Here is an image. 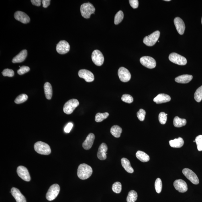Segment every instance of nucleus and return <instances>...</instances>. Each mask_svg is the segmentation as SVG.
<instances>
[{
  "mask_svg": "<svg viewBox=\"0 0 202 202\" xmlns=\"http://www.w3.org/2000/svg\"><path fill=\"white\" fill-rule=\"evenodd\" d=\"M195 141L197 145L198 150L201 151H202V135H199L196 137Z\"/></svg>",
  "mask_w": 202,
  "mask_h": 202,
  "instance_id": "obj_38",
  "label": "nucleus"
},
{
  "mask_svg": "<svg viewBox=\"0 0 202 202\" xmlns=\"http://www.w3.org/2000/svg\"><path fill=\"white\" fill-rule=\"evenodd\" d=\"M95 136L93 133H91L88 135L85 140L82 144V147L85 150H89L93 146Z\"/></svg>",
  "mask_w": 202,
  "mask_h": 202,
  "instance_id": "obj_19",
  "label": "nucleus"
},
{
  "mask_svg": "<svg viewBox=\"0 0 202 202\" xmlns=\"http://www.w3.org/2000/svg\"><path fill=\"white\" fill-rule=\"evenodd\" d=\"M155 187L156 193L158 194L160 193L162 189V182L160 178H158L156 179L155 182Z\"/></svg>",
  "mask_w": 202,
  "mask_h": 202,
  "instance_id": "obj_35",
  "label": "nucleus"
},
{
  "mask_svg": "<svg viewBox=\"0 0 202 202\" xmlns=\"http://www.w3.org/2000/svg\"><path fill=\"white\" fill-rule=\"evenodd\" d=\"M159 120L161 124H165L167 120V116L166 113L163 112L160 113L159 115Z\"/></svg>",
  "mask_w": 202,
  "mask_h": 202,
  "instance_id": "obj_40",
  "label": "nucleus"
},
{
  "mask_svg": "<svg viewBox=\"0 0 202 202\" xmlns=\"http://www.w3.org/2000/svg\"><path fill=\"white\" fill-rule=\"evenodd\" d=\"M11 193L17 202H26L24 196L21 193L19 190L15 188H13L11 189Z\"/></svg>",
  "mask_w": 202,
  "mask_h": 202,
  "instance_id": "obj_20",
  "label": "nucleus"
},
{
  "mask_svg": "<svg viewBox=\"0 0 202 202\" xmlns=\"http://www.w3.org/2000/svg\"><path fill=\"white\" fill-rule=\"evenodd\" d=\"M122 166L124 169L129 173H132L134 172V169L131 166L129 160L127 158H123L121 160Z\"/></svg>",
  "mask_w": 202,
  "mask_h": 202,
  "instance_id": "obj_24",
  "label": "nucleus"
},
{
  "mask_svg": "<svg viewBox=\"0 0 202 202\" xmlns=\"http://www.w3.org/2000/svg\"><path fill=\"white\" fill-rule=\"evenodd\" d=\"M80 10L82 17L84 18L89 19L91 14L95 13V8L91 3H89L82 4Z\"/></svg>",
  "mask_w": 202,
  "mask_h": 202,
  "instance_id": "obj_2",
  "label": "nucleus"
},
{
  "mask_svg": "<svg viewBox=\"0 0 202 202\" xmlns=\"http://www.w3.org/2000/svg\"><path fill=\"white\" fill-rule=\"evenodd\" d=\"M30 68L28 66H23L21 67L19 69L17 70V73L19 75H22L30 71Z\"/></svg>",
  "mask_w": 202,
  "mask_h": 202,
  "instance_id": "obj_42",
  "label": "nucleus"
},
{
  "mask_svg": "<svg viewBox=\"0 0 202 202\" xmlns=\"http://www.w3.org/2000/svg\"><path fill=\"white\" fill-rule=\"evenodd\" d=\"M14 17L16 20L20 21L24 24L28 23L30 21V19L28 15L22 11H17L14 14Z\"/></svg>",
  "mask_w": 202,
  "mask_h": 202,
  "instance_id": "obj_17",
  "label": "nucleus"
},
{
  "mask_svg": "<svg viewBox=\"0 0 202 202\" xmlns=\"http://www.w3.org/2000/svg\"><path fill=\"white\" fill-rule=\"evenodd\" d=\"M34 149L38 153L41 155H48L51 153V148L49 145L41 141L35 143Z\"/></svg>",
  "mask_w": 202,
  "mask_h": 202,
  "instance_id": "obj_3",
  "label": "nucleus"
},
{
  "mask_svg": "<svg viewBox=\"0 0 202 202\" xmlns=\"http://www.w3.org/2000/svg\"><path fill=\"white\" fill-rule=\"evenodd\" d=\"M2 74L3 76L12 77L14 76V72L13 70L6 68L3 70L2 72Z\"/></svg>",
  "mask_w": 202,
  "mask_h": 202,
  "instance_id": "obj_41",
  "label": "nucleus"
},
{
  "mask_svg": "<svg viewBox=\"0 0 202 202\" xmlns=\"http://www.w3.org/2000/svg\"><path fill=\"white\" fill-rule=\"evenodd\" d=\"M123 12L119 11L115 15L114 19V23L117 25L123 21Z\"/></svg>",
  "mask_w": 202,
  "mask_h": 202,
  "instance_id": "obj_33",
  "label": "nucleus"
},
{
  "mask_svg": "<svg viewBox=\"0 0 202 202\" xmlns=\"http://www.w3.org/2000/svg\"><path fill=\"white\" fill-rule=\"evenodd\" d=\"M186 124V120L185 119H182L179 117H176L173 120V124L174 127L179 128L185 125Z\"/></svg>",
  "mask_w": 202,
  "mask_h": 202,
  "instance_id": "obj_29",
  "label": "nucleus"
},
{
  "mask_svg": "<svg viewBox=\"0 0 202 202\" xmlns=\"http://www.w3.org/2000/svg\"><path fill=\"white\" fill-rule=\"evenodd\" d=\"M194 99L198 102H200L202 100V85L198 88L194 94Z\"/></svg>",
  "mask_w": 202,
  "mask_h": 202,
  "instance_id": "obj_32",
  "label": "nucleus"
},
{
  "mask_svg": "<svg viewBox=\"0 0 202 202\" xmlns=\"http://www.w3.org/2000/svg\"><path fill=\"white\" fill-rule=\"evenodd\" d=\"M118 75L121 81L123 82H128L131 78V74L129 70L123 67L119 68Z\"/></svg>",
  "mask_w": 202,
  "mask_h": 202,
  "instance_id": "obj_12",
  "label": "nucleus"
},
{
  "mask_svg": "<svg viewBox=\"0 0 202 202\" xmlns=\"http://www.w3.org/2000/svg\"><path fill=\"white\" fill-rule=\"evenodd\" d=\"M107 150V146L105 143H103L100 145L97 154V157L99 160H104L106 159Z\"/></svg>",
  "mask_w": 202,
  "mask_h": 202,
  "instance_id": "obj_18",
  "label": "nucleus"
},
{
  "mask_svg": "<svg viewBox=\"0 0 202 202\" xmlns=\"http://www.w3.org/2000/svg\"><path fill=\"white\" fill-rule=\"evenodd\" d=\"M182 172L185 177L192 183L195 184V185H198L199 183V178L195 172H194L193 171L189 169V168H185L182 171Z\"/></svg>",
  "mask_w": 202,
  "mask_h": 202,
  "instance_id": "obj_8",
  "label": "nucleus"
},
{
  "mask_svg": "<svg viewBox=\"0 0 202 202\" xmlns=\"http://www.w3.org/2000/svg\"><path fill=\"white\" fill-rule=\"evenodd\" d=\"M122 131L121 127L117 125H114L111 129V134L116 138H119L120 137Z\"/></svg>",
  "mask_w": 202,
  "mask_h": 202,
  "instance_id": "obj_28",
  "label": "nucleus"
},
{
  "mask_svg": "<svg viewBox=\"0 0 202 202\" xmlns=\"http://www.w3.org/2000/svg\"><path fill=\"white\" fill-rule=\"evenodd\" d=\"M31 2L33 5L39 7L41 5L42 1H41V0H32Z\"/></svg>",
  "mask_w": 202,
  "mask_h": 202,
  "instance_id": "obj_46",
  "label": "nucleus"
},
{
  "mask_svg": "<svg viewBox=\"0 0 202 202\" xmlns=\"http://www.w3.org/2000/svg\"><path fill=\"white\" fill-rule=\"evenodd\" d=\"M112 191L117 194L120 193L122 190V185L120 182H116L112 186Z\"/></svg>",
  "mask_w": 202,
  "mask_h": 202,
  "instance_id": "obj_36",
  "label": "nucleus"
},
{
  "mask_svg": "<svg viewBox=\"0 0 202 202\" xmlns=\"http://www.w3.org/2000/svg\"><path fill=\"white\" fill-rule=\"evenodd\" d=\"M93 173V169L91 166L86 164H80L78 167L77 175L81 180H85L89 178Z\"/></svg>",
  "mask_w": 202,
  "mask_h": 202,
  "instance_id": "obj_1",
  "label": "nucleus"
},
{
  "mask_svg": "<svg viewBox=\"0 0 202 202\" xmlns=\"http://www.w3.org/2000/svg\"><path fill=\"white\" fill-rule=\"evenodd\" d=\"M193 76L189 74H183L178 76L175 78V81L178 83L187 84L193 79Z\"/></svg>",
  "mask_w": 202,
  "mask_h": 202,
  "instance_id": "obj_23",
  "label": "nucleus"
},
{
  "mask_svg": "<svg viewBox=\"0 0 202 202\" xmlns=\"http://www.w3.org/2000/svg\"><path fill=\"white\" fill-rule=\"evenodd\" d=\"M201 23H202V19H201Z\"/></svg>",
  "mask_w": 202,
  "mask_h": 202,
  "instance_id": "obj_48",
  "label": "nucleus"
},
{
  "mask_svg": "<svg viewBox=\"0 0 202 202\" xmlns=\"http://www.w3.org/2000/svg\"><path fill=\"white\" fill-rule=\"evenodd\" d=\"M51 1L50 0H43L42 1L43 7L46 8L50 5Z\"/></svg>",
  "mask_w": 202,
  "mask_h": 202,
  "instance_id": "obj_45",
  "label": "nucleus"
},
{
  "mask_svg": "<svg viewBox=\"0 0 202 202\" xmlns=\"http://www.w3.org/2000/svg\"><path fill=\"white\" fill-rule=\"evenodd\" d=\"M73 127V124L72 123H69L65 127L64 129V132L66 133H69Z\"/></svg>",
  "mask_w": 202,
  "mask_h": 202,
  "instance_id": "obj_44",
  "label": "nucleus"
},
{
  "mask_svg": "<svg viewBox=\"0 0 202 202\" xmlns=\"http://www.w3.org/2000/svg\"><path fill=\"white\" fill-rule=\"evenodd\" d=\"M194 142H195V140H194Z\"/></svg>",
  "mask_w": 202,
  "mask_h": 202,
  "instance_id": "obj_49",
  "label": "nucleus"
},
{
  "mask_svg": "<svg viewBox=\"0 0 202 202\" xmlns=\"http://www.w3.org/2000/svg\"><path fill=\"white\" fill-rule=\"evenodd\" d=\"M160 34V31H155L151 34L145 37L143 40V42L147 46H153L158 41Z\"/></svg>",
  "mask_w": 202,
  "mask_h": 202,
  "instance_id": "obj_5",
  "label": "nucleus"
},
{
  "mask_svg": "<svg viewBox=\"0 0 202 202\" xmlns=\"http://www.w3.org/2000/svg\"><path fill=\"white\" fill-rule=\"evenodd\" d=\"M146 114V111L143 109H140L137 113V117L141 121H143L145 120Z\"/></svg>",
  "mask_w": 202,
  "mask_h": 202,
  "instance_id": "obj_39",
  "label": "nucleus"
},
{
  "mask_svg": "<svg viewBox=\"0 0 202 202\" xmlns=\"http://www.w3.org/2000/svg\"><path fill=\"white\" fill-rule=\"evenodd\" d=\"M136 156L138 159L142 162H148L150 160V157L148 155L142 151H138L136 152Z\"/></svg>",
  "mask_w": 202,
  "mask_h": 202,
  "instance_id": "obj_27",
  "label": "nucleus"
},
{
  "mask_svg": "<svg viewBox=\"0 0 202 202\" xmlns=\"http://www.w3.org/2000/svg\"><path fill=\"white\" fill-rule=\"evenodd\" d=\"M171 98L169 95L165 94H159L154 98V101L156 104H161L168 102L171 101Z\"/></svg>",
  "mask_w": 202,
  "mask_h": 202,
  "instance_id": "obj_21",
  "label": "nucleus"
},
{
  "mask_svg": "<svg viewBox=\"0 0 202 202\" xmlns=\"http://www.w3.org/2000/svg\"><path fill=\"white\" fill-rule=\"evenodd\" d=\"M174 24L178 33L180 35L184 34L185 29V23L180 17L175 18L174 20Z\"/></svg>",
  "mask_w": 202,
  "mask_h": 202,
  "instance_id": "obj_16",
  "label": "nucleus"
},
{
  "mask_svg": "<svg viewBox=\"0 0 202 202\" xmlns=\"http://www.w3.org/2000/svg\"><path fill=\"white\" fill-rule=\"evenodd\" d=\"M169 59L170 62L179 65H185L187 63L185 57L175 52L172 53L170 55Z\"/></svg>",
  "mask_w": 202,
  "mask_h": 202,
  "instance_id": "obj_7",
  "label": "nucleus"
},
{
  "mask_svg": "<svg viewBox=\"0 0 202 202\" xmlns=\"http://www.w3.org/2000/svg\"><path fill=\"white\" fill-rule=\"evenodd\" d=\"M78 75L80 78H83L88 82H93L95 79V76L89 70H80L78 72Z\"/></svg>",
  "mask_w": 202,
  "mask_h": 202,
  "instance_id": "obj_14",
  "label": "nucleus"
},
{
  "mask_svg": "<svg viewBox=\"0 0 202 202\" xmlns=\"http://www.w3.org/2000/svg\"><path fill=\"white\" fill-rule=\"evenodd\" d=\"M164 1H170V0H164Z\"/></svg>",
  "mask_w": 202,
  "mask_h": 202,
  "instance_id": "obj_47",
  "label": "nucleus"
},
{
  "mask_svg": "<svg viewBox=\"0 0 202 202\" xmlns=\"http://www.w3.org/2000/svg\"><path fill=\"white\" fill-rule=\"evenodd\" d=\"M18 175L25 181L29 182L31 179L28 170L23 166H19L17 168Z\"/></svg>",
  "mask_w": 202,
  "mask_h": 202,
  "instance_id": "obj_13",
  "label": "nucleus"
},
{
  "mask_svg": "<svg viewBox=\"0 0 202 202\" xmlns=\"http://www.w3.org/2000/svg\"><path fill=\"white\" fill-rule=\"evenodd\" d=\"M45 96L48 100L52 99V85L49 82H46L44 85Z\"/></svg>",
  "mask_w": 202,
  "mask_h": 202,
  "instance_id": "obj_26",
  "label": "nucleus"
},
{
  "mask_svg": "<svg viewBox=\"0 0 202 202\" xmlns=\"http://www.w3.org/2000/svg\"><path fill=\"white\" fill-rule=\"evenodd\" d=\"M174 186L175 189L179 193H185L188 189L187 183L182 179L176 180L174 182Z\"/></svg>",
  "mask_w": 202,
  "mask_h": 202,
  "instance_id": "obj_15",
  "label": "nucleus"
},
{
  "mask_svg": "<svg viewBox=\"0 0 202 202\" xmlns=\"http://www.w3.org/2000/svg\"><path fill=\"white\" fill-rule=\"evenodd\" d=\"M70 49V45L66 41H61L57 45V52L61 54L67 53L69 52Z\"/></svg>",
  "mask_w": 202,
  "mask_h": 202,
  "instance_id": "obj_11",
  "label": "nucleus"
},
{
  "mask_svg": "<svg viewBox=\"0 0 202 202\" xmlns=\"http://www.w3.org/2000/svg\"><path fill=\"white\" fill-rule=\"evenodd\" d=\"M60 191L59 185L55 184L51 186L46 194V199L48 201L53 200L58 195Z\"/></svg>",
  "mask_w": 202,
  "mask_h": 202,
  "instance_id": "obj_6",
  "label": "nucleus"
},
{
  "mask_svg": "<svg viewBox=\"0 0 202 202\" xmlns=\"http://www.w3.org/2000/svg\"><path fill=\"white\" fill-rule=\"evenodd\" d=\"M121 100L127 103H131L133 102L134 99L132 96L128 94L123 95L121 97Z\"/></svg>",
  "mask_w": 202,
  "mask_h": 202,
  "instance_id": "obj_37",
  "label": "nucleus"
},
{
  "mask_svg": "<svg viewBox=\"0 0 202 202\" xmlns=\"http://www.w3.org/2000/svg\"><path fill=\"white\" fill-rule=\"evenodd\" d=\"M27 55V52L26 50L21 51L18 54L13 58L12 62L15 63L23 62L26 58Z\"/></svg>",
  "mask_w": 202,
  "mask_h": 202,
  "instance_id": "obj_22",
  "label": "nucleus"
},
{
  "mask_svg": "<svg viewBox=\"0 0 202 202\" xmlns=\"http://www.w3.org/2000/svg\"><path fill=\"white\" fill-rule=\"evenodd\" d=\"M184 144L183 139L180 137L178 139H175L169 141L170 145L172 148H181L183 145Z\"/></svg>",
  "mask_w": 202,
  "mask_h": 202,
  "instance_id": "obj_25",
  "label": "nucleus"
},
{
  "mask_svg": "<svg viewBox=\"0 0 202 202\" xmlns=\"http://www.w3.org/2000/svg\"><path fill=\"white\" fill-rule=\"evenodd\" d=\"M91 58L94 63L97 66H101L104 61V57L101 51L95 50L92 53Z\"/></svg>",
  "mask_w": 202,
  "mask_h": 202,
  "instance_id": "obj_9",
  "label": "nucleus"
},
{
  "mask_svg": "<svg viewBox=\"0 0 202 202\" xmlns=\"http://www.w3.org/2000/svg\"><path fill=\"white\" fill-rule=\"evenodd\" d=\"M129 1L131 6L133 8L136 9L138 8L139 6V1L138 0H129Z\"/></svg>",
  "mask_w": 202,
  "mask_h": 202,
  "instance_id": "obj_43",
  "label": "nucleus"
},
{
  "mask_svg": "<svg viewBox=\"0 0 202 202\" xmlns=\"http://www.w3.org/2000/svg\"><path fill=\"white\" fill-rule=\"evenodd\" d=\"M167 116L168 115V114H166Z\"/></svg>",
  "mask_w": 202,
  "mask_h": 202,
  "instance_id": "obj_50",
  "label": "nucleus"
},
{
  "mask_svg": "<svg viewBox=\"0 0 202 202\" xmlns=\"http://www.w3.org/2000/svg\"><path fill=\"white\" fill-rule=\"evenodd\" d=\"M138 194L134 190H131L129 192L127 201V202H135L138 199Z\"/></svg>",
  "mask_w": 202,
  "mask_h": 202,
  "instance_id": "obj_30",
  "label": "nucleus"
},
{
  "mask_svg": "<svg viewBox=\"0 0 202 202\" xmlns=\"http://www.w3.org/2000/svg\"><path fill=\"white\" fill-rule=\"evenodd\" d=\"M109 116V113L107 112L104 113H98L96 115L95 121L97 123L101 122L106 119Z\"/></svg>",
  "mask_w": 202,
  "mask_h": 202,
  "instance_id": "obj_31",
  "label": "nucleus"
},
{
  "mask_svg": "<svg viewBox=\"0 0 202 202\" xmlns=\"http://www.w3.org/2000/svg\"><path fill=\"white\" fill-rule=\"evenodd\" d=\"M28 96L25 94H21L15 99L14 102L15 103L19 104L25 102L28 99Z\"/></svg>",
  "mask_w": 202,
  "mask_h": 202,
  "instance_id": "obj_34",
  "label": "nucleus"
},
{
  "mask_svg": "<svg viewBox=\"0 0 202 202\" xmlns=\"http://www.w3.org/2000/svg\"><path fill=\"white\" fill-rule=\"evenodd\" d=\"M79 104L77 99H72L69 100L65 104L63 107L64 112L67 114L69 115L73 113L74 110Z\"/></svg>",
  "mask_w": 202,
  "mask_h": 202,
  "instance_id": "obj_4",
  "label": "nucleus"
},
{
  "mask_svg": "<svg viewBox=\"0 0 202 202\" xmlns=\"http://www.w3.org/2000/svg\"><path fill=\"white\" fill-rule=\"evenodd\" d=\"M140 62L145 67L152 69L156 66V62L154 58L150 56H144L140 59Z\"/></svg>",
  "mask_w": 202,
  "mask_h": 202,
  "instance_id": "obj_10",
  "label": "nucleus"
}]
</instances>
